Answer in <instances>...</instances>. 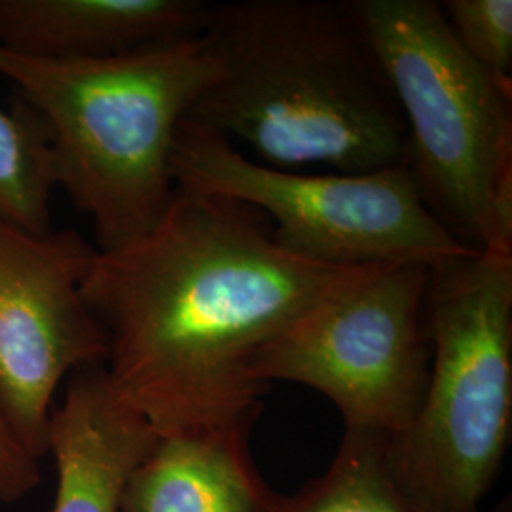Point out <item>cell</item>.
Here are the masks:
<instances>
[{
	"mask_svg": "<svg viewBox=\"0 0 512 512\" xmlns=\"http://www.w3.org/2000/svg\"><path fill=\"white\" fill-rule=\"evenodd\" d=\"M427 277L421 262L370 266L260 349L256 380L319 391L340 410L346 429L403 435L429 382Z\"/></svg>",
	"mask_w": 512,
	"mask_h": 512,
	"instance_id": "cell-7",
	"label": "cell"
},
{
	"mask_svg": "<svg viewBox=\"0 0 512 512\" xmlns=\"http://www.w3.org/2000/svg\"><path fill=\"white\" fill-rule=\"evenodd\" d=\"M203 0H0V48L97 61L202 37Z\"/></svg>",
	"mask_w": 512,
	"mask_h": 512,
	"instance_id": "cell-10",
	"label": "cell"
},
{
	"mask_svg": "<svg viewBox=\"0 0 512 512\" xmlns=\"http://www.w3.org/2000/svg\"><path fill=\"white\" fill-rule=\"evenodd\" d=\"M255 421L158 437L131 473L120 512H281L249 452Z\"/></svg>",
	"mask_w": 512,
	"mask_h": 512,
	"instance_id": "cell-11",
	"label": "cell"
},
{
	"mask_svg": "<svg viewBox=\"0 0 512 512\" xmlns=\"http://www.w3.org/2000/svg\"><path fill=\"white\" fill-rule=\"evenodd\" d=\"M95 256L74 230L35 234L0 220V414L38 459L59 384L107 359L82 294Z\"/></svg>",
	"mask_w": 512,
	"mask_h": 512,
	"instance_id": "cell-8",
	"label": "cell"
},
{
	"mask_svg": "<svg viewBox=\"0 0 512 512\" xmlns=\"http://www.w3.org/2000/svg\"><path fill=\"white\" fill-rule=\"evenodd\" d=\"M440 10L459 46L512 92V0H446Z\"/></svg>",
	"mask_w": 512,
	"mask_h": 512,
	"instance_id": "cell-14",
	"label": "cell"
},
{
	"mask_svg": "<svg viewBox=\"0 0 512 512\" xmlns=\"http://www.w3.org/2000/svg\"><path fill=\"white\" fill-rule=\"evenodd\" d=\"M406 126L431 215L473 251L512 255V92L459 46L435 0H351Z\"/></svg>",
	"mask_w": 512,
	"mask_h": 512,
	"instance_id": "cell-4",
	"label": "cell"
},
{
	"mask_svg": "<svg viewBox=\"0 0 512 512\" xmlns=\"http://www.w3.org/2000/svg\"><path fill=\"white\" fill-rule=\"evenodd\" d=\"M387 444L384 435L346 429L329 469L285 495L281 512H425L399 484Z\"/></svg>",
	"mask_w": 512,
	"mask_h": 512,
	"instance_id": "cell-12",
	"label": "cell"
},
{
	"mask_svg": "<svg viewBox=\"0 0 512 512\" xmlns=\"http://www.w3.org/2000/svg\"><path fill=\"white\" fill-rule=\"evenodd\" d=\"M211 78L184 120L283 165H406L399 101L351 0L209 2Z\"/></svg>",
	"mask_w": 512,
	"mask_h": 512,
	"instance_id": "cell-2",
	"label": "cell"
},
{
	"mask_svg": "<svg viewBox=\"0 0 512 512\" xmlns=\"http://www.w3.org/2000/svg\"><path fill=\"white\" fill-rule=\"evenodd\" d=\"M211 71L202 37L97 61L0 48V76L46 131L55 186L92 219L99 253L164 219L177 194V129Z\"/></svg>",
	"mask_w": 512,
	"mask_h": 512,
	"instance_id": "cell-3",
	"label": "cell"
},
{
	"mask_svg": "<svg viewBox=\"0 0 512 512\" xmlns=\"http://www.w3.org/2000/svg\"><path fill=\"white\" fill-rule=\"evenodd\" d=\"M54 188L48 137L37 116L21 101L0 109V220L50 232Z\"/></svg>",
	"mask_w": 512,
	"mask_h": 512,
	"instance_id": "cell-13",
	"label": "cell"
},
{
	"mask_svg": "<svg viewBox=\"0 0 512 512\" xmlns=\"http://www.w3.org/2000/svg\"><path fill=\"white\" fill-rule=\"evenodd\" d=\"M160 435L114 389L105 365L69 376L52 410L48 454L57 484L50 512H120L129 476Z\"/></svg>",
	"mask_w": 512,
	"mask_h": 512,
	"instance_id": "cell-9",
	"label": "cell"
},
{
	"mask_svg": "<svg viewBox=\"0 0 512 512\" xmlns=\"http://www.w3.org/2000/svg\"><path fill=\"white\" fill-rule=\"evenodd\" d=\"M368 268L293 255L260 209L177 188L147 236L97 251L82 294L116 393L164 437L255 421L258 351Z\"/></svg>",
	"mask_w": 512,
	"mask_h": 512,
	"instance_id": "cell-1",
	"label": "cell"
},
{
	"mask_svg": "<svg viewBox=\"0 0 512 512\" xmlns=\"http://www.w3.org/2000/svg\"><path fill=\"white\" fill-rule=\"evenodd\" d=\"M40 459L35 458L0 414V505H14L40 486Z\"/></svg>",
	"mask_w": 512,
	"mask_h": 512,
	"instance_id": "cell-15",
	"label": "cell"
},
{
	"mask_svg": "<svg viewBox=\"0 0 512 512\" xmlns=\"http://www.w3.org/2000/svg\"><path fill=\"white\" fill-rule=\"evenodd\" d=\"M429 382L391 469L425 512H480L512 427V255L475 251L429 266Z\"/></svg>",
	"mask_w": 512,
	"mask_h": 512,
	"instance_id": "cell-5",
	"label": "cell"
},
{
	"mask_svg": "<svg viewBox=\"0 0 512 512\" xmlns=\"http://www.w3.org/2000/svg\"><path fill=\"white\" fill-rule=\"evenodd\" d=\"M171 169L179 190L260 209L281 249L319 264L433 266L475 253L431 215L406 165L355 175H296L256 164L224 135L183 120Z\"/></svg>",
	"mask_w": 512,
	"mask_h": 512,
	"instance_id": "cell-6",
	"label": "cell"
}]
</instances>
